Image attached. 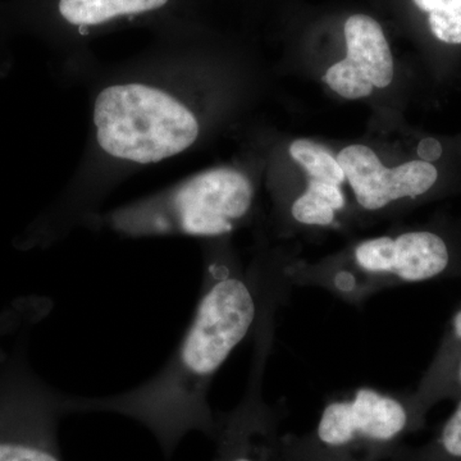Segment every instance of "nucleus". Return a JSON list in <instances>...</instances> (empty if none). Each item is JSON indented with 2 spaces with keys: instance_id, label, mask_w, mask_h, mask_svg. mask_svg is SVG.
<instances>
[{
  "instance_id": "1",
  "label": "nucleus",
  "mask_w": 461,
  "mask_h": 461,
  "mask_svg": "<svg viewBox=\"0 0 461 461\" xmlns=\"http://www.w3.org/2000/svg\"><path fill=\"white\" fill-rule=\"evenodd\" d=\"M282 271H242L238 264H206L195 314L162 369L144 384L103 397L63 395V414L109 412L138 421L156 437L166 460L191 432L213 439L217 412L209 391L230 355L253 335L264 312L291 291Z\"/></svg>"
},
{
  "instance_id": "2",
  "label": "nucleus",
  "mask_w": 461,
  "mask_h": 461,
  "mask_svg": "<svg viewBox=\"0 0 461 461\" xmlns=\"http://www.w3.org/2000/svg\"><path fill=\"white\" fill-rule=\"evenodd\" d=\"M291 287L326 291L362 305L390 288L436 280H461V230L420 227L357 242L350 253L320 264L284 269Z\"/></svg>"
},
{
  "instance_id": "3",
  "label": "nucleus",
  "mask_w": 461,
  "mask_h": 461,
  "mask_svg": "<svg viewBox=\"0 0 461 461\" xmlns=\"http://www.w3.org/2000/svg\"><path fill=\"white\" fill-rule=\"evenodd\" d=\"M411 391L355 388L330 397L304 433H282L276 461H387L426 427Z\"/></svg>"
},
{
  "instance_id": "4",
  "label": "nucleus",
  "mask_w": 461,
  "mask_h": 461,
  "mask_svg": "<svg viewBox=\"0 0 461 461\" xmlns=\"http://www.w3.org/2000/svg\"><path fill=\"white\" fill-rule=\"evenodd\" d=\"M100 147L130 162L157 163L189 149L199 136L190 109L171 95L141 84L113 85L94 107Z\"/></svg>"
},
{
  "instance_id": "5",
  "label": "nucleus",
  "mask_w": 461,
  "mask_h": 461,
  "mask_svg": "<svg viewBox=\"0 0 461 461\" xmlns=\"http://www.w3.org/2000/svg\"><path fill=\"white\" fill-rule=\"evenodd\" d=\"M254 187L247 176L230 168L200 173L166 198L133 206L111 223L127 235L217 238L227 235L250 213Z\"/></svg>"
},
{
  "instance_id": "6",
  "label": "nucleus",
  "mask_w": 461,
  "mask_h": 461,
  "mask_svg": "<svg viewBox=\"0 0 461 461\" xmlns=\"http://www.w3.org/2000/svg\"><path fill=\"white\" fill-rule=\"evenodd\" d=\"M23 335L0 366V461H63V393L30 366Z\"/></svg>"
},
{
  "instance_id": "7",
  "label": "nucleus",
  "mask_w": 461,
  "mask_h": 461,
  "mask_svg": "<svg viewBox=\"0 0 461 461\" xmlns=\"http://www.w3.org/2000/svg\"><path fill=\"white\" fill-rule=\"evenodd\" d=\"M284 303H273L254 330L247 393L232 411L217 412L213 461H276L285 408L263 396L264 373L276 338V317Z\"/></svg>"
},
{
  "instance_id": "8",
  "label": "nucleus",
  "mask_w": 461,
  "mask_h": 461,
  "mask_svg": "<svg viewBox=\"0 0 461 461\" xmlns=\"http://www.w3.org/2000/svg\"><path fill=\"white\" fill-rule=\"evenodd\" d=\"M441 158V157H439ZM439 158L423 157L386 168L366 145H350L339 153L338 162L353 189L357 204L369 213L402 202H418L442 185Z\"/></svg>"
},
{
  "instance_id": "9",
  "label": "nucleus",
  "mask_w": 461,
  "mask_h": 461,
  "mask_svg": "<svg viewBox=\"0 0 461 461\" xmlns=\"http://www.w3.org/2000/svg\"><path fill=\"white\" fill-rule=\"evenodd\" d=\"M411 395L418 411L426 418L437 403L461 399V302L446 324L438 348Z\"/></svg>"
},
{
  "instance_id": "10",
  "label": "nucleus",
  "mask_w": 461,
  "mask_h": 461,
  "mask_svg": "<svg viewBox=\"0 0 461 461\" xmlns=\"http://www.w3.org/2000/svg\"><path fill=\"white\" fill-rule=\"evenodd\" d=\"M344 32L348 59L363 69L373 86L384 89L393 83L395 65L377 21L366 14H355L346 21Z\"/></svg>"
},
{
  "instance_id": "11",
  "label": "nucleus",
  "mask_w": 461,
  "mask_h": 461,
  "mask_svg": "<svg viewBox=\"0 0 461 461\" xmlns=\"http://www.w3.org/2000/svg\"><path fill=\"white\" fill-rule=\"evenodd\" d=\"M168 0H60L59 12L67 23L87 27L118 16L144 14L162 8Z\"/></svg>"
},
{
  "instance_id": "12",
  "label": "nucleus",
  "mask_w": 461,
  "mask_h": 461,
  "mask_svg": "<svg viewBox=\"0 0 461 461\" xmlns=\"http://www.w3.org/2000/svg\"><path fill=\"white\" fill-rule=\"evenodd\" d=\"M387 461H461V399L453 414L426 444H403Z\"/></svg>"
},
{
  "instance_id": "13",
  "label": "nucleus",
  "mask_w": 461,
  "mask_h": 461,
  "mask_svg": "<svg viewBox=\"0 0 461 461\" xmlns=\"http://www.w3.org/2000/svg\"><path fill=\"white\" fill-rule=\"evenodd\" d=\"M426 14L432 38L447 48L461 47V0H412Z\"/></svg>"
},
{
  "instance_id": "14",
  "label": "nucleus",
  "mask_w": 461,
  "mask_h": 461,
  "mask_svg": "<svg viewBox=\"0 0 461 461\" xmlns=\"http://www.w3.org/2000/svg\"><path fill=\"white\" fill-rule=\"evenodd\" d=\"M290 154L295 162L311 176V180L339 185L346 180L338 158L317 142L300 139L290 145Z\"/></svg>"
},
{
  "instance_id": "15",
  "label": "nucleus",
  "mask_w": 461,
  "mask_h": 461,
  "mask_svg": "<svg viewBox=\"0 0 461 461\" xmlns=\"http://www.w3.org/2000/svg\"><path fill=\"white\" fill-rule=\"evenodd\" d=\"M41 304H18L0 313V366L5 362L21 333L32 329L48 312Z\"/></svg>"
},
{
  "instance_id": "16",
  "label": "nucleus",
  "mask_w": 461,
  "mask_h": 461,
  "mask_svg": "<svg viewBox=\"0 0 461 461\" xmlns=\"http://www.w3.org/2000/svg\"><path fill=\"white\" fill-rule=\"evenodd\" d=\"M324 81L339 96L350 100L366 98L375 89L368 76L348 57L329 68Z\"/></svg>"
},
{
  "instance_id": "17",
  "label": "nucleus",
  "mask_w": 461,
  "mask_h": 461,
  "mask_svg": "<svg viewBox=\"0 0 461 461\" xmlns=\"http://www.w3.org/2000/svg\"><path fill=\"white\" fill-rule=\"evenodd\" d=\"M291 217L296 223L311 227H330L336 222L338 212L314 194L305 190L294 200L290 208Z\"/></svg>"
},
{
  "instance_id": "18",
  "label": "nucleus",
  "mask_w": 461,
  "mask_h": 461,
  "mask_svg": "<svg viewBox=\"0 0 461 461\" xmlns=\"http://www.w3.org/2000/svg\"><path fill=\"white\" fill-rule=\"evenodd\" d=\"M306 191L314 194L318 198L323 200L324 203L332 206L338 213L345 208L346 199L344 194L338 185L326 184L315 180H309Z\"/></svg>"
}]
</instances>
